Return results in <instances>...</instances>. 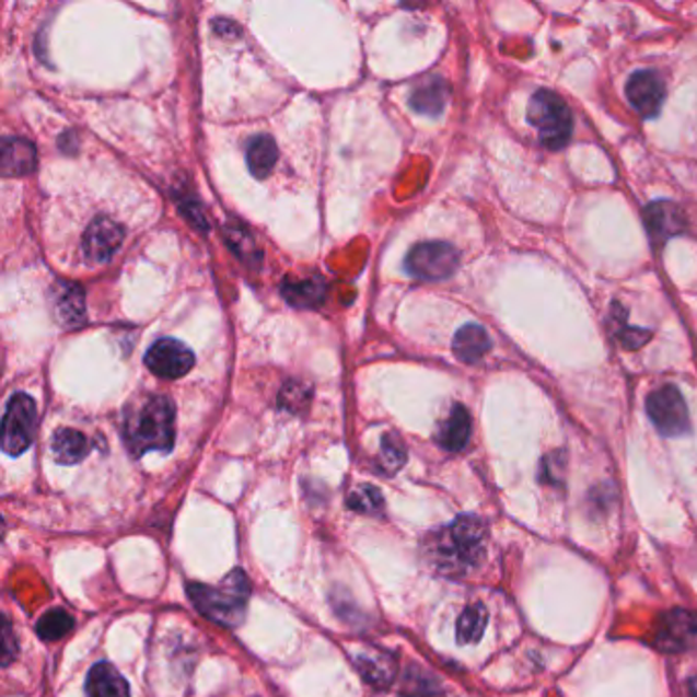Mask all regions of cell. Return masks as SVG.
Returning <instances> with one entry per match:
<instances>
[{
	"instance_id": "obj_1",
	"label": "cell",
	"mask_w": 697,
	"mask_h": 697,
	"mask_svg": "<svg viewBox=\"0 0 697 697\" xmlns=\"http://www.w3.org/2000/svg\"><path fill=\"white\" fill-rule=\"evenodd\" d=\"M423 557L435 573L461 579L473 573L487 548V524L477 515H458L423 538Z\"/></svg>"
},
{
	"instance_id": "obj_2",
	"label": "cell",
	"mask_w": 697,
	"mask_h": 697,
	"mask_svg": "<svg viewBox=\"0 0 697 697\" xmlns=\"http://www.w3.org/2000/svg\"><path fill=\"white\" fill-rule=\"evenodd\" d=\"M186 593L190 604L195 605L207 620L216 622L223 628L240 626L248 612L252 583L248 574L235 569L223 577L219 585L188 583Z\"/></svg>"
},
{
	"instance_id": "obj_3",
	"label": "cell",
	"mask_w": 697,
	"mask_h": 697,
	"mask_svg": "<svg viewBox=\"0 0 697 697\" xmlns=\"http://www.w3.org/2000/svg\"><path fill=\"white\" fill-rule=\"evenodd\" d=\"M124 438L136 458L152 450L171 452L174 446V404L164 395H150L140 407L127 411Z\"/></svg>"
},
{
	"instance_id": "obj_4",
	"label": "cell",
	"mask_w": 697,
	"mask_h": 697,
	"mask_svg": "<svg viewBox=\"0 0 697 697\" xmlns=\"http://www.w3.org/2000/svg\"><path fill=\"white\" fill-rule=\"evenodd\" d=\"M527 119L538 129V138L544 148L560 150L573 136V113L569 105L553 91L532 94L527 105Z\"/></svg>"
},
{
	"instance_id": "obj_5",
	"label": "cell",
	"mask_w": 697,
	"mask_h": 697,
	"mask_svg": "<svg viewBox=\"0 0 697 697\" xmlns=\"http://www.w3.org/2000/svg\"><path fill=\"white\" fill-rule=\"evenodd\" d=\"M37 426V405L27 393H15L4 411L2 450L9 456H21L32 446Z\"/></svg>"
},
{
	"instance_id": "obj_6",
	"label": "cell",
	"mask_w": 697,
	"mask_h": 697,
	"mask_svg": "<svg viewBox=\"0 0 697 697\" xmlns=\"http://www.w3.org/2000/svg\"><path fill=\"white\" fill-rule=\"evenodd\" d=\"M647 414L654 428L666 438H679L692 430L689 409L675 385H663L652 391L647 397Z\"/></svg>"
},
{
	"instance_id": "obj_7",
	"label": "cell",
	"mask_w": 697,
	"mask_h": 697,
	"mask_svg": "<svg viewBox=\"0 0 697 697\" xmlns=\"http://www.w3.org/2000/svg\"><path fill=\"white\" fill-rule=\"evenodd\" d=\"M461 254L446 242H426L418 244L407 254L405 268L419 280H446L456 272Z\"/></svg>"
},
{
	"instance_id": "obj_8",
	"label": "cell",
	"mask_w": 697,
	"mask_h": 697,
	"mask_svg": "<svg viewBox=\"0 0 697 697\" xmlns=\"http://www.w3.org/2000/svg\"><path fill=\"white\" fill-rule=\"evenodd\" d=\"M654 647L663 652L697 649V614L687 609H673L663 614L654 630Z\"/></svg>"
},
{
	"instance_id": "obj_9",
	"label": "cell",
	"mask_w": 697,
	"mask_h": 697,
	"mask_svg": "<svg viewBox=\"0 0 697 697\" xmlns=\"http://www.w3.org/2000/svg\"><path fill=\"white\" fill-rule=\"evenodd\" d=\"M125 230L111 218H96L82 235V256L91 264H107L121 248Z\"/></svg>"
},
{
	"instance_id": "obj_10",
	"label": "cell",
	"mask_w": 697,
	"mask_h": 697,
	"mask_svg": "<svg viewBox=\"0 0 697 697\" xmlns=\"http://www.w3.org/2000/svg\"><path fill=\"white\" fill-rule=\"evenodd\" d=\"M146 367L160 379H181L195 367V355L183 341L164 338L146 352Z\"/></svg>"
},
{
	"instance_id": "obj_11",
	"label": "cell",
	"mask_w": 697,
	"mask_h": 697,
	"mask_svg": "<svg viewBox=\"0 0 697 697\" xmlns=\"http://www.w3.org/2000/svg\"><path fill=\"white\" fill-rule=\"evenodd\" d=\"M626 96L642 117H657L665 101V84L651 70H640L628 80Z\"/></svg>"
},
{
	"instance_id": "obj_12",
	"label": "cell",
	"mask_w": 697,
	"mask_h": 697,
	"mask_svg": "<svg viewBox=\"0 0 697 697\" xmlns=\"http://www.w3.org/2000/svg\"><path fill=\"white\" fill-rule=\"evenodd\" d=\"M644 223L651 233L652 244H665L666 240L679 235L687 228L682 207L671 201L651 202L644 209Z\"/></svg>"
},
{
	"instance_id": "obj_13",
	"label": "cell",
	"mask_w": 697,
	"mask_h": 697,
	"mask_svg": "<svg viewBox=\"0 0 697 697\" xmlns=\"http://www.w3.org/2000/svg\"><path fill=\"white\" fill-rule=\"evenodd\" d=\"M86 696L89 697H131L129 683L115 666L101 661L86 675Z\"/></svg>"
},
{
	"instance_id": "obj_14",
	"label": "cell",
	"mask_w": 697,
	"mask_h": 697,
	"mask_svg": "<svg viewBox=\"0 0 697 697\" xmlns=\"http://www.w3.org/2000/svg\"><path fill=\"white\" fill-rule=\"evenodd\" d=\"M471 416L463 405H454L435 432V442L449 452H461L471 440Z\"/></svg>"
},
{
	"instance_id": "obj_15",
	"label": "cell",
	"mask_w": 697,
	"mask_h": 697,
	"mask_svg": "<svg viewBox=\"0 0 697 697\" xmlns=\"http://www.w3.org/2000/svg\"><path fill=\"white\" fill-rule=\"evenodd\" d=\"M452 350L458 360L466 364H475L491 350V338L485 332V327L468 324L456 332Z\"/></svg>"
},
{
	"instance_id": "obj_16",
	"label": "cell",
	"mask_w": 697,
	"mask_h": 697,
	"mask_svg": "<svg viewBox=\"0 0 697 697\" xmlns=\"http://www.w3.org/2000/svg\"><path fill=\"white\" fill-rule=\"evenodd\" d=\"M54 311L58 322L66 327H77L84 322V293L72 282H60L54 291Z\"/></svg>"
},
{
	"instance_id": "obj_17",
	"label": "cell",
	"mask_w": 697,
	"mask_h": 697,
	"mask_svg": "<svg viewBox=\"0 0 697 697\" xmlns=\"http://www.w3.org/2000/svg\"><path fill=\"white\" fill-rule=\"evenodd\" d=\"M327 294L326 280L322 277L303 280H284L282 297L299 310H313L324 303Z\"/></svg>"
},
{
	"instance_id": "obj_18",
	"label": "cell",
	"mask_w": 697,
	"mask_h": 697,
	"mask_svg": "<svg viewBox=\"0 0 697 697\" xmlns=\"http://www.w3.org/2000/svg\"><path fill=\"white\" fill-rule=\"evenodd\" d=\"M409 103L421 115L438 117L449 103V84L442 78L423 80L418 89L411 93Z\"/></svg>"
},
{
	"instance_id": "obj_19",
	"label": "cell",
	"mask_w": 697,
	"mask_h": 697,
	"mask_svg": "<svg viewBox=\"0 0 697 697\" xmlns=\"http://www.w3.org/2000/svg\"><path fill=\"white\" fill-rule=\"evenodd\" d=\"M89 452H91L89 438L72 428H62L51 438V454L60 465H77L86 458Z\"/></svg>"
},
{
	"instance_id": "obj_20",
	"label": "cell",
	"mask_w": 697,
	"mask_h": 697,
	"mask_svg": "<svg viewBox=\"0 0 697 697\" xmlns=\"http://www.w3.org/2000/svg\"><path fill=\"white\" fill-rule=\"evenodd\" d=\"M35 171V148L21 138H7L2 143V174L25 176Z\"/></svg>"
},
{
	"instance_id": "obj_21",
	"label": "cell",
	"mask_w": 697,
	"mask_h": 697,
	"mask_svg": "<svg viewBox=\"0 0 697 697\" xmlns=\"http://www.w3.org/2000/svg\"><path fill=\"white\" fill-rule=\"evenodd\" d=\"M246 160H248L249 172L256 178H266L277 166L279 148H277V143L270 136H256V138H252L248 141Z\"/></svg>"
},
{
	"instance_id": "obj_22",
	"label": "cell",
	"mask_w": 697,
	"mask_h": 697,
	"mask_svg": "<svg viewBox=\"0 0 697 697\" xmlns=\"http://www.w3.org/2000/svg\"><path fill=\"white\" fill-rule=\"evenodd\" d=\"M77 626V620L70 612H66L62 607H54L47 609L46 614L35 624V632L46 640V642H58L63 636L70 635Z\"/></svg>"
},
{
	"instance_id": "obj_23",
	"label": "cell",
	"mask_w": 697,
	"mask_h": 697,
	"mask_svg": "<svg viewBox=\"0 0 697 697\" xmlns=\"http://www.w3.org/2000/svg\"><path fill=\"white\" fill-rule=\"evenodd\" d=\"M487 620H489V614H487L485 605H468L465 612L461 614L458 622H456V640H458V644H477L483 638L485 628H487Z\"/></svg>"
},
{
	"instance_id": "obj_24",
	"label": "cell",
	"mask_w": 697,
	"mask_h": 697,
	"mask_svg": "<svg viewBox=\"0 0 697 697\" xmlns=\"http://www.w3.org/2000/svg\"><path fill=\"white\" fill-rule=\"evenodd\" d=\"M346 503L352 512L369 513V515H379L385 508V499L372 485H360L357 491L350 493Z\"/></svg>"
},
{
	"instance_id": "obj_25",
	"label": "cell",
	"mask_w": 697,
	"mask_h": 697,
	"mask_svg": "<svg viewBox=\"0 0 697 697\" xmlns=\"http://www.w3.org/2000/svg\"><path fill=\"white\" fill-rule=\"evenodd\" d=\"M407 461V452H405L404 442L395 434L383 435L381 440V468L393 475L397 473Z\"/></svg>"
},
{
	"instance_id": "obj_26",
	"label": "cell",
	"mask_w": 697,
	"mask_h": 697,
	"mask_svg": "<svg viewBox=\"0 0 697 697\" xmlns=\"http://www.w3.org/2000/svg\"><path fill=\"white\" fill-rule=\"evenodd\" d=\"M358 671L367 677V682L372 685H387L393 679V666L388 661L381 659H367V657H358Z\"/></svg>"
},
{
	"instance_id": "obj_27",
	"label": "cell",
	"mask_w": 697,
	"mask_h": 697,
	"mask_svg": "<svg viewBox=\"0 0 697 697\" xmlns=\"http://www.w3.org/2000/svg\"><path fill=\"white\" fill-rule=\"evenodd\" d=\"M225 235H228V242L232 244V248L240 254V258L244 263H260L263 254H260V249L256 248V244L252 242L248 232H244L242 228H228Z\"/></svg>"
},
{
	"instance_id": "obj_28",
	"label": "cell",
	"mask_w": 697,
	"mask_h": 697,
	"mask_svg": "<svg viewBox=\"0 0 697 697\" xmlns=\"http://www.w3.org/2000/svg\"><path fill=\"white\" fill-rule=\"evenodd\" d=\"M618 338L624 344V348L638 350V348H642L647 341L651 340L652 334L647 332V329H640V327L624 326L618 329Z\"/></svg>"
},
{
	"instance_id": "obj_29",
	"label": "cell",
	"mask_w": 697,
	"mask_h": 697,
	"mask_svg": "<svg viewBox=\"0 0 697 697\" xmlns=\"http://www.w3.org/2000/svg\"><path fill=\"white\" fill-rule=\"evenodd\" d=\"M16 649L15 636H13V626L9 618H4V628H2V663L11 665V661L15 659Z\"/></svg>"
}]
</instances>
